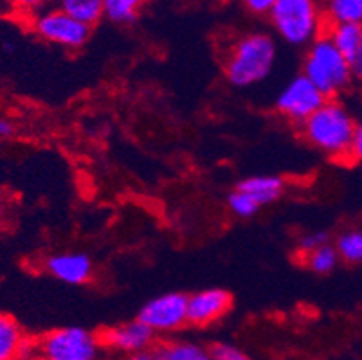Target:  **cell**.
Returning a JSON list of instances; mask_svg holds the SVG:
<instances>
[{"label": "cell", "instance_id": "28", "mask_svg": "<svg viewBox=\"0 0 362 360\" xmlns=\"http://www.w3.org/2000/svg\"><path fill=\"white\" fill-rule=\"evenodd\" d=\"M13 132H15V127L9 119L0 117V139H6V137H11Z\"/></svg>", "mask_w": 362, "mask_h": 360}, {"label": "cell", "instance_id": "26", "mask_svg": "<svg viewBox=\"0 0 362 360\" xmlns=\"http://www.w3.org/2000/svg\"><path fill=\"white\" fill-rule=\"evenodd\" d=\"M350 158L355 161V163L362 164V119L357 121L355 124V134H354V141H351V148H350Z\"/></svg>", "mask_w": 362, "mask_h": 360}, {"label": "cell", "instance_id": "21", "mask_svg": "<svg viewBox=\"0 0 362 360\" xmlns=\"http://www.w3.org/2000/svg\"><path fill=\"white\" fill-rule=\"evenodd\" d=\"M227 207H229V211L238 218H251L262 209L249 194L240 191L238 187H236L235 191H231L229 197H227Z\"/></svg>", "mask_w": 362, "mask_h": 360}, {"label": "cell", "instance_id": "16", "mask_svg": "<svg viewBox=\"0 0 362 360\" xmlns=\"http://www.w3.org/2000/svg\"><path fill=\"white\" fill-rule=\"evenodd\" d=\"M56 8L92 28L105 18V0H54Z\"/></svg>", "mask_w": 362, "mask_h": 360}, {"label": "cell", "instance_id": "29", "mask_svg": "<svg viewBox=\"0 0 362 360\" xmlns=\"http://www.w3.org/2000/svg\"><path fill=\"white\" fill-rule=\"evenodd\" d=\"M124 360H157V356H156V353L148 349V352H141V353H134V355H128Z\"/></svg>", "mask_w": 362, "mask_h": 360}, {"label": "cell", "instance_id": "31", "mask_svg": "<svg viewBox=\"0 0 362 360\" xmlns=\"http://www.w3.org/2000/svg\"><path fill=\"white\" fill-rule=\"evenodd\" d=\"M0 216H2V202H0Z\"/></svg>", "mask_w": 362, "mask_h": 360}, {"label": "cell", "instance_id": "1", "mask_svg": "<svg viewBox=\"0 0 362 360\" xmlns=\"http://www.w3.org/2000/svg\"><path fill=\"white\" fill-rule=\"evenodd\" d=\"M276 58H278L276 40L269 33H243L227 49L223 72L227 81L235 87H255L263 83L272 74Z\"/></svg>", "mask_w": 362, "mask_h": 360}, {"label": "cell", "instance_id": "7", "mask_svg": "<svg viewBox=\"0 0 362 360\" xmlns=\"http://www.w3.org/2000/svg\"><path fill=\"white\" fill-rule=\"evenodd\" d=\"M325 94L305 74L294 76L276 95V110L279 115L301 127L322 103Z\"/></svg>", "mask_w": 362, "mask_h": 360}, {"label": "cell", "instance_id": "4", "mask_svg": "<svg viewBox=\"0 0 362 360\" xmlns=\"http://www.w3.org/2000/svg\"><path fill=\"white\" fill-rule=\"evenodd\" d=\"M303 74L325 94L327 99H335L346 92L354 83L350 62L325 33L315 38L305 52Z\"/></svg>", "mask_w": 362, "mask_h": 360}, {"label": "cell", "instance_id": "11", "mask_svg": "<svg viewBox=\"0 0 362 360\" xmlns=\"http://www.w3.org/2000/svg\"><path fill=\"white\" fill-rule=\"evenodd\" d=\"M44 269L65 285H85L94 276V263L85 252H60L45 260Z\"/></svg>", "mask_w": 362, "mask_h": 360}, {"label": "cell", "instance_id": "14", "mask_svg": "<svg viewBox=\"0 0 362 360\" xmlns=\"http://www.w3.org/2000/svg\"><path fill=\"white\" fill-rule=\"evenodd\" d=\"M157 360H213L211 349L193 341H168L156 348Z\"/></svg>", "mask_w": 362, "mask_h": 360}, {"label": "cell", "instance_id": "19", "mask_svg": "<svg viewBox=\"0 0 362 360\" xmlns=\"http://www.w3.org/2000/svg\"><path fill=\"white\" fill-rule=\"evenodd\" d=\"M148 0H105V18L114 24H132Z\"/></svg>", "mask_w": 362, "mask_h": 360}, {"label": "cell", "instance_id": "3", "mask_svg": "<svg viewBox=\"0 0 362 360\" xmlns=\"http://www.w3.org/2000/svg\"><path fill=\"white\" fill-rule=\"evenodd\" d=\"M267 16L276 35L296 47H308L328 28L321 0H276Z\"/></svg>", "mask_w": 362, "mask_h": 360}, {"label": "cell", "instance_id": "2", "mask_svg": "<svg viewBox=\"0 0 362 360\" xmlns=\"http://www.w3.org/2000/svg\"><path fill=\"white\" fill-rule=\"evenodd\" d=\"M355 124V117L341 101L327 99L299 128L303 139L312 148L327 157L342 161L350 158Z\"/></svg>", "mask_w": 362, "mask_h": 360}, {"label": "cell", "instance_id": "5", "mask_svg": "<svg viewBox=\"0 0 362 360\" xmlns=\"http://www.w3.org/2000/svg\"><path fill=\"white\" fill-rule=\"evenodd\" d=\"M28 22L38 38L67 51H78L90 38L92 28L76 20L74 16L67 15L64 9L56 6L42 9L40 13L33 15Z\"/></svg>", "mask_w": 362, "mask_h": 360}, {"label": "cell", "instance_id": "9", "mask_svg": "<svg viewBox=\"0 0 362 360\" xmlns=\"http://www.w3.org/2000/svg\"><path fill=\"white\" fill-rule=\"evenodd\" d=\"M98 337H100L101 346L127 353V355L148 352L156 342V332L148 328L139 319L112 326V328L101 332Z\"/></svg>", "mask_w": 362, "mask_h": 360}, {"label": "cell", "instance_id": "27", "mask_svg": "<svg viewBox=\"0 0 362 360\" xmlns=\"http://www.w3.org/2000/svg\"><path fill=\"white\" fill-rule=\"evenodd\" d=\"M350 62V69H351V76H354V81L355 83L362 85V44L354 54L348 58Z\"/></svg>", "mask_w": 362, "mask_h": 360}, {"label": "cell", "instance_id": "6", "mask_svg": "<svg viewBox=\"0 0 362 360\" xmlns=\"http://www.w3.org/2000/svg\"><path fill=\"white\" fill-rule=\"evenodd\" d=\"M100 337L80 326H67L45 333L36 341V355L40 359L94 360L100 355Z\"/></svg>", "mask_w": 362, "mask_h": 360}, {"label": "cell", "instance_id": "25", "mask_svg": "<svg viewBox=\"0 0 362 360\" xmlns=\"http://www.w3.org/2000/svg\"><path fill=\"white\" fill-rule=\"evenodd\" d=\"M276 0H240V4L251 13V15L258 16H267L271 13L272 6H274Z\"/></svg>", "mask_w": 362, "mask_h": 360}, {"label": "cell", "instance_id": "13", "mask_svg": "<svg viewBox=\"0 0 362 360\" xmlns=\"http://www.w3.org/2000/svg\"><path fill=\"white\" fill-rule=\"evenodd\" d=\"M29 339L21 325L8 313H0V360H13L22 356Z\"/></svg>", "mask_w": 362, "mask_h": 360}, {"label": "cell", "instance_id": "17", "mask_svg": "<svg viewBox=\"0 0 362 360\" xmlns=\"http://www.w3.org/2000/svg\"><path fill=\"white\" fill-rule=\"evenodd\" d=\"M327 35L335 44V47L342 54L350 58L362 44V22H350V24H334L327 28Z\"/></svg>", "mask_w": 362, "mask_h": 360}, {"label": "cell", "instance_id": "8", "mask_svg": "<svg viewBox=\"0 0 362 360\" xmlns=\"http://www.w3.org/2000/svg\"><path fill=\"white\" fill-rule=\"evenodd\" d=\"M139 321L157 333H170L187 325V296L180 292H168L153 297L137 315Z\"/></svg>", "mask_w": 362, "mask_h": 360}, {"label": "cell", "instance_id": "24", "mask_svg": "<svg viewBox=\"0 0 362 360\" xmlns=\"http://www.w3.org/2000/svg\"><path fill=\"white\" fill-rule=\"evenodd\" d=\"M213 360H252L251 356H247L242 349L235 348L231 344H216L211 349Z\"/></svg>", "mask_w": 362, "mask_h": 360}, {"label": "cell", "instance_id": "32", "mask_svg": "<svg viewBox=\"0 0 362 360\" xmlns=\"http://www.w3.org/2000/svg\"><path fill=\"white\" fill-rule=\"evenodd\" d=\"M13 360H28V359H22V356H18V359H13Z\"/></svg>", "mask_w": 362, "mask_h": 360}, {"label": "cell", "instance_id": "18", "mask_svg": "<svg viewBox=\"0 0 362 360\" xmlns=\"http://www.w3.org/2000/svg\"><path fill=\"white\" fill-rule=\"evenodd\" d=\"M335 250L339 254V260L348 265H361L362 263V229L354 227V229L342 231L334 243Z\"/></svg>", "mask_w": 362, "mask_h": 360}, {"label": "cell", "instance_id": "10", "mask_svg": "<svg viewBox=\"0 0 362 360\" xmlns=\"http://www.w3.org/2000/svg\"><path fill=\"white\" fill-rule=\"evenodd\" d=\"M233 306V296L223 289H206L187 296V323L209 326L220 321Z\"/></svg>", "mask_w": 362, "mask_h": 360}, {"label": "cell", "instance_id": "20", "mask_svg": "<svg viewBox=\"0 0 362 360\" xmlns=\"http://www.w3.org/2000/svg\"><path fill=\"white\" fill-rule=\"evenodd\" d=\"M303 263L307 265L308 270H312L314 274H319V276H327V274L334 272L339 265V254L335 250V247L332 243H327V245L319 247V249L312 250V252L301 256Z\"/></svg>", "mask_w": 362, "mask_h": 360}, {"label": "cell", "instance_id": "12", "mask_svg": "<svg viewBox=\"0 0 362 360\" xmlns=\"http://www.w3.org/2000/svg\"><path fill=\"white\" fill-rule=\"evenodd\" d=\"M236 187L249 194L259 207H263L276 202L281 197L285 191V180L278 175H255L243 178Z\"/></svg>", "mask_w": 362, "mask_h": 360}, {"label": "cell", "instance_id": "23", "mask_svg": "<svg viewBox=\"0 0 362 360\" xmlns=\"http://www.w3.org/2000/svg\"><path fill=\"white\" fill-rule=\"evenodd\" d=\"M327 243H330L328 233H325V231H310V233L303 234V236L299 238L298 250L301 256H305V254L312 252V250L319 249V247L322 245H327Z\"/></svg>", "mask_w": 362, "mask_h": 360}, {"label": "cell", "instance_id": "22", "mask_svg": "<svg viewBox=\"0 0 362 360\" xmlns=\"http://www.w3.org/2000/svg\"><path fill=\"white\" fill-rule=\"evenodd\" d=\"M13 13L24 16L25 20L31 18L33 15L40 13L42 9L49 8L52 0H2Z\"/></svg>", "mask_w": 362, "mask_h": 360}, {"label": "cell", "instance_id": "15", "mask_svg": "<svg viewBox=\"0 0 362 360\" xmlns=\"http://www.w3.org/2000/svg\"><path fill=\"white\" fill-rule=\"evenodd\" d=\"M328 25L362 22V0H321Z\"/></svg>", "mask_w": 362, "mask_h": 360}, {"label": "cell", "instance_id": "30", "mask_svg": "<svg viewBox=\"0 0 362 360\" xmlns=\"http://www.w3.org/2000/svg\"><path fill=\"white\" fill-rule=\"evenodd\" d=\"M40 360H67V359H40Z\"/></svg>", "mask_w": 362, "mask_h": 360}]
</instances>
